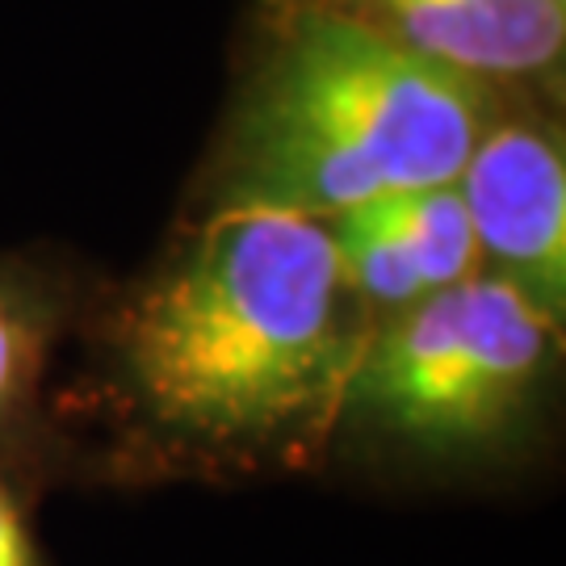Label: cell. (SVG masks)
I'll list each match as a JSON object with an SVG mask.
<instances>
[{
    "instance_id": "4",
    "label": "cell",
    "mask_w": 566,
    "mask_h": 566,
    "mask_svg": "<svg viewBox=\"0 0 566 566\" xmlns=\"http://www.w3.org/2000/svg\"><path fill=\"white\" fill-rule=\"evenodd\" d=\"M458 193L479 256H491L495 277L558 319L566 298V164L558 139L528 122L486 126L458 177Z\"/></svg>"
},
{
    "instance_id": "6",
    "label": "cell",
    "mask_w": 566,
    "mask_h": 566,
    "mask_svg": "<svg viewBox=\"0 0 566 566\" xmlns=\"http://www.w3.org/2000/svg\"><path fill=\"white\" fill-rule=\"evenodd\" d=\"M324 223L332 248H336V261H340L344 285L353 290V298L361 306L407 311L411 303L428 298L424 277L382 202L353 206Z\"/></svg>"
},
{
    "instance_id": "9",
    "label": "cell",
    "mask_w": 566,
    "mask_h": 566,
    "mask_svg": "<svg viewBox=\"0 0 566 566\" xmlns=\"http://www.w3.org/2000/svg\"><path fill=\"white\" fill-rule=\"evenodd\" d=\"M0 566H34V546L21 521L18 504L0 486Z\"/></svg>"
},
{
    "instance_id": "5",
    "label": "cell",
    "mask_w": 566,
    "mask_h": 566,
    "mask_svg": "<svg viewBox=\"0 0 566 566\" xmlns=\"http://www.w3.org/2000/svg\"><path fill=\"white\" fill-rule=\"evenodd\" d=\"M386 39L462 76H528L558 63L563 0H336Z\"/></svg>"
},
{
    "instance_id": "2",
    "label": "cell",
    "mask_w": 566,
    "mask_h": 566,
    "mask_svg": "<svg viewBox=\"0 0 566 566\" xmlns=\"http://www.w3.org/2000/svg\"><path fill=\"white\" fill-rule=\"evenodd\" d=\"M486 126L483 81L407 51L336 4H315L285 21L248 88L223 202L332 219L458 185Z\"/></svg>"
},
{
    "instance_id": "1",
    "label": "cell",
    "mask_w": 566,
    "mask_h": 566,
    "mask_svg": "<svg viewBox=\"0 0 566 566\" xmlns=\"http://www.w3.org/2000/svg\"><path fill=\"white\" fill-rule=\"evenodd\" d=\"M357 311L324 219L223 202L122 311V382L185 441H273L348 399Z\"/></svg>"
},
{
    "instance_id": "8",
    "label": "cell",
    "mask_w": 566,
    "mask_h": 566,
    "mask_svg": "<svg viewBox=\"0 0 566 566\" xmlns=\"http://www.w3.org/2000/svg\"><path fill=\"white\" fill-rule=\"evenodd\" d=\"M42 315L13 285L0 282V420L13 416L42 365Z\"/></svg>"
},
{
    "instance_id": "3",
    "label": "cell",
    "mask_w": 566,
    "mask_h": 566,
    "mask_svg": "<svg viewBox=\"0 0 566 566\" xmlns=\"http://www.w3.org/2000/svg\"><path fill=\"white\" fill-rule=\"evenodd\" d=\"M542 306L495 273L437 290L365 344L348 399L424 446L483 441L542 382L554 332Z\"/></svg>"
},
{
    "instance_id": "7",
    "label": "cell",
    "mask_w": 566,
    "mask_h": 566,
    "mask_svg": "<svg viewBox=\"0 0 566 566\" xmlns=\"http://www.w3.org/2000/svg\"><path fill=\"white\" fill-rule=\"evenodd\" d=\"M382 206L399 227L428 294L449 290V285L479 273V240H474V227H470L458 185L395 193V198H382Z\"/></svg>"
}]
</instances>
